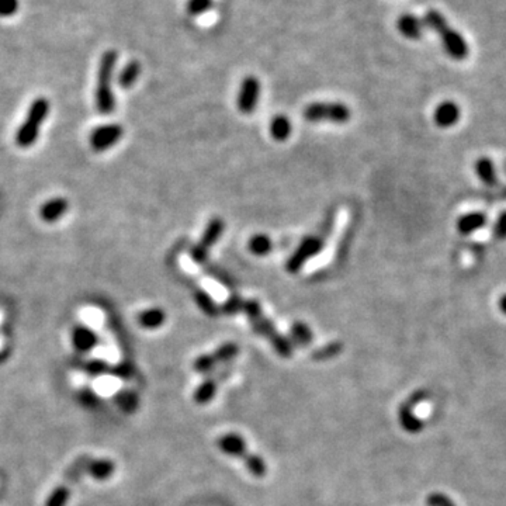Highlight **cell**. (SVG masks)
I'll use <instances>...</instances> for the list:
<instances>
[{
    "label": "cell",
    "instance_id": "ba28073f",
    "mask_svg": "<svg viewBox=\"0 0 506 506\" xmlns=\"http://www.w3.org/2000/svg\"><path fill=\"white\" fill-rule=\"evenodd\" d=\"M240 353V347L232 343H224L221 344L215 352L213 353H207V355H202L199 356L193 363V369L196 370L200 374H208L211 373L217 366L222 364V363H228L232 359H235Z\"/></svg>",
    "mask_w": 506,
    "mask_h": 506
},
{
    "label": "cell",
    "instance_id": "4dcf8cb0",
    "mask_svg": "<svg viewBox=\"0 0 506 506\" xmlns=\"http://www.w3.org/2000/svg\"><path fill=\"white\" fill-rule=\"evenodd\" d=\"M214 6V0H188L187 2V13L191 16H202L211 10Z\"/></svg>",
    "mask_w": 506,
    "mask_h": 506
},
{
    "label": "cell",
    "instance_id": "5bb4252c",
    "mask_svg": "<svg viewBox=\"0 0 506 506\" xmlns=\"http://www.w3.org/2000/svg\"><path fill=\"white\" fill-rule=\"evenodd\" d=\"M72 343L77 352L88 353L99 343L97 333L86 325H75L72 329Z\"/></svg>",
    "mask_w": 506,
    "mask_h": 506
},
{
    "label": "cell",
    "instance_id": "cb8c5ba5",
    "mask_svg": "<svg viewBox=\"0 0 506 506\" xmlns=\"http://www.w3.org/2000/svg\"><path fill=\"white\" fill-rule=\"evenodd\" d=\"M291 123L286 115H276L270 123V134L276 141H286L291 135Z\"/></svg>",
    "mask_w": 506,
    "mask_h": 506
},
{
    "label": "cell",
    "instance_id": "52a82bcc",
    "mask_svg": "<svg viewBox=\"0 0 506 506\" xmlns=\"http://www.w3.org/2000/svg\"><path fill=\"white\" fill-rule=\"evenodd\" d=\"M224 228H225V224L218 217L213 218L208 222L202 240L190 249V256H191L193 262H196L199 264H203V263L207 262L208 252H210L211 246H214L218 242V240L221 238Z\"/></svg>",
    "mask_w": 506,
    "mask_h": 506
},
{
    "label": "cell",
    "instance_id": "1f68e13d",
    "mask_svg": "<svg viewBox=\"0 0 506 506\" xmlns=\"http://www.w3.org/2000/svg\"><path fill=\"white\" fill-rule=\"evenodd\" d=\"M117 402L124 409L126 412H133L137 409L138 405V397L131 391H121L117 396Z\"/></svg>",
    "mask_w": 506,
    "mask_h": 506
},
{
    "label": "cell",
    "instance_id": "8fae6325",
    "mask_svg": "<svg viewBox=\"0 0 506 506\" xmlns=\"http://www.w3.org/2000/svg\"><path fill=\"white\" fill-rule=\"evenodd\" d=\"M460 117H461L460 107L451 100H445L440 104H438L434 113V120L436 126L440 128H450L456 126L460 120Z\"/></svg>",
    "mask_w": 506,
    "mask_h": 506
},
{
    "label": "cell",
    "instance_id": "4316f807",
    "mask_svg": "<svg viewBox=\"0 0 506 506\" xmlns=\"http://www.w3.org/2000/svg\"><path fill=\"white\" fill-rule=\"evenodd\" d=\"M242 460H244V464L246 465V469L251 471L252 476H255L257 478H262V477L266 476L267 467H266L264 460L260 456L248 453Z\"/></svg>",
    "mask_w": 506,
    "mask_h": 506
},
{
    "label": "cell",
    "instance_id": "d4e9b609",
    "mask_svg": "<svg viewBox=\"0 0 506 506\" xmlns=\"http://www.w3.org/2000/svg\"><path fill=\"white\" fill-rule=\"evenodd\" d=\"M90 460L92 458H89V457H86V456H84V457H81V458H77L70 467H69V470L66 471V474H65V478H64V483L65 484H68L69 487L72 485V484H75L77 480H79L82 476H84V473H86V469H88V464L90 463Z\"/></svg>",
    "mask_w": 506,
    "mask_h": 506
},
{
    "label": "cell",
    "instance_id": "83f0119b",
    "mask_svg": "<svg viewBox=\"0 0 506 506\" xmlns=\"http://www.w3.org/2000/svg\"><path fill=\"white\" fill-rule=\"evenodd\" d=\"M244 304H245V300L238 295V294H232L221 306V314H225L228 317H232V315H237L238 313H242L244 311Z\"/></svg>",
    "mask_w": 506,
    "mask_h": 506
},
{
    "label": "cell",
    "instance_id": "f1b7e54d",
    "mask_svg": "<svg viewBox=\"0 0 506 506\" xmlns=\"http://www.w3.org/2000/svg\"><path fill=\"white\" fill-rule=\"evenodd\" d=\"M342 349H343V346H342L340 342H331V343L322 346L321 349H317L315 352L313 353V359L317 360V362L332 359V358L338 356L342 352Z\"/></svg>",
    "mask_w": 506,
    "mask_h": 506
},
{
    "label": "cell",
    "instance_id": "e575fe53",
    "mask_svg": "<svg viewBox=\"0 0 506 506\" xmlns=\"http://www.w3.org/2000/svg\"><path fill=\"white\" fill-rule=\"evenodd\" d=\"M19 10V0H0V17L14 16Z\"/></svg>",
    "mask_w": 506,
    "mask_h": 506
},
{
    "label": "cell",
    "instance_id": "484cf974",
    "mask_svg": "<svg viewBox=\"0 0 506 506\" xmlns=\"http://www.w3.org/2000/svg\"><path fill=\"white\" fill-rule=\"evenodd\" d=\"M249 251L256 256H266L273 249V242L266 233H256L249 240Z\"/></svg>",
    "mask_w": 506,
    "mask_h": 506
},
{
    "label": "cell",
    "instance_id": "d6986e66",
    "mask_svg": "<svg viewBox=\"0 0 506 506\" xmlns=\"http://www.w3.org/2000/svg\"><path fill=\"white\" fill-rule=\"evenodd\" d=\"M137 321L144 329H158L165 324L166 314L162 308H148L139 313Z\"/></svg>",
    "mask_w": 506,
    "mask_h": 506
},
{
    "label": "cell",
    "instance_id": "74e56055",
    "mask_svg": "<svg viewBox=\"0 0 506 506\" xmlns=\"http://www.w3.org/2000/svg\"><path fill=\"white\" fill-rule=\"evenodd\" d=\"M498 305H499V309H500V313L503 314V315H506V294H503L500 298H499V302H498Z\"/></svg>",
    "mask_w": 506,
    "mask_h": 506
},
{
    "label": "cell",
    "instance_id": "ffe728a7",
    "mask_svg": "<svg viewBox=\"0 0 506 506\" xmlns=\"http://www.w3.org/2000/svg\"><path fill=\"white\" fill-rule=\"evenodd\" d=\"M115 465L111 460L108 458H99V460H90V463L88 464L86 473L89 476H92L96 480H107L113 476Z\"/></svg>",
    "mask_w": 506,
    "mask_h": 506
},
{
    "label": "cell",
    "instance_id": "f546056e",
    "mask_svg": "<svg viewBox=\"0 0 506 506\" xmlns=\"http://www.w3.org/2000/svg\"><path fill=\"white\" fill-rule=\"evenodd\" d=\"M69 495H70V487L62 483L59 487H57L51 492L50 498L47 499L46 506H65L69 499Z\"/></svg>",
    "mask_w": 506,
    "mask_h": 506
},
{
    "label": "cell",
    "instance_id": "603a6c76",
    "mask_svg": "<svg viewBox=\"0 0 506 506\" xmlns=\"http://www.w3.org/2000/svg\"><path fill=\"white\" fill-rule=\"evenodd\" d=\"M290 340L293 346H308L313 342V331L304 322H294L290 328Z\"/></svg>",
    "mask_w": 506,
    "mask_h": 506
},
{
    "label": "cell",
    "instance_id": "8d00e7d4",
    "mask_svg": "<svg viewBox=\"0 0 506 506\" xmlns=\"http://www.w3.org/2000/svg\"><path fill=\"white\" fill-rule=\"evenodd\" d=\"M82 402L86 405V407H90V405H95L97 402L96 400V396L93 393H89V391H85L82 393V397H81Z\"/></svg>",
    "mask_w": 506,
    "mask_h": 506
},
{
    "label": "cell",
    "instance_id": "277c9868",
    "mask_svg": "<svg viewBox=\"0 0 506 506\" xmlns=\"http://www.w3.org/2000/svg\"><path fill=\"white\" fill-rule=\"evenodd\" d=\"M335 224V214H331L325 218L322 226L320 228L318 233H314V235H308L306 238H304L301 241V244L297 246V249L294 251V253L290 256V259L286 263V269L289 273H298L301 270V267L311 259L313 256H317L325 245L327 238L329 237V233L332 232Z\"/></svg>",
    "mask_w": 506,
    "mask_h": 506
},
{
    "label": "cell",
    "instance_id": "7402d4cb",
    "mask_svg": "<svg viewBox=\"0 0 506 506\" xmlns=\"http://www.w3.org/2000/svg\"><path fill=\"white\" fill-rule=\"evenodd\" d=\"M194 300H196L199 308L203 311V313L207 317H218L221 314V309L218 306V304L213 300V297L203 289H196L194 290Z\"/></svg>",
    "mask_w": 506,
    "mask_h": 506
},
{
    "label": "cell",
    "instance_id": "7a4b0ae2",
    "mask_svg": "<svg viewBox=\"0 0 506 506\" xmlns=\"http://www.w3.org/2000/svg\"><path fill=\"white\" fill-rule=\"evenodd\" d=\"M117 62H119V54L114 50L106 51L99 62L95 104L97 113L101 115H110L115 110V95L113 90V81Z\"/></svg>",
    "mask_w": 506,
    "mask_h": 506
},
{
    "label": "cell",
    "instance_id": "9a60e30c",
    "mask_svg": "<svg viewBox=\"0 0 506 506\" xmlns=\"http://www.w3.org/2000/svg\"><path fill=\"white\" fill-rule=\"evenodd\" d=\"M217 446L224 454L231 456V457H237V458H244L249 453L246 450V443L244 438L238 434L222 435L217 440Z\"/></svg>",
    "mask_w": 506,
    "mask_h": 506
},
{
    "label": "cell",
    "instance_id": "ac0fdd59",
    "mask_svg": "<svg viewBox=\"0 0 506 506\" xmlns=\"http://www.w3.org/2000/svg\"><path fill=\"white\" fill-rule=\"evenodd\" d=\"M142 66L139 64V61H130L124 65V68L120 70V73L117 75V84L124 90L131 89L137 81L139 79Z\"/></svg>",
    "mask_w": 506,
    "mask_h": 506
},
{
    "label": "cell",
    "instance_id": "9c48e42d",
    "mask_svg": "<svg viewBox=\"0 0 506 506\" xmlns=\"http://www.w3.org/2000/svg\"><path fill=\"white\" fill-rule=\"evenodd\" d=\"M262 85L256 76L249 75L241 84V89L238 93V108L242 114H252L256 108L260 99Z\"/></svg>",
    "mask_w": 506,
    "mask_h": 506
},
{
    "label": "cell",
    "instance_id": "2e32d148",
    "mask_svg": "<svg viewBox=\"0 0 506 506\" xmlns=\"http://www.w3.org/2000/svg\"><path fill=\"white\" fill-rule=\"evenodd\" d=\"M488 222V217L485 213L474 211L467 213L457 220V231L461 235H471V233L483 229Z\"/></svg>",
    "mask_w": 506,
    "mask_h": 506
},
{
    "label": "cell",
    "instance_id": "4fadbf2b",
    "mask_svg": "<svg viewBox=\"0 0 506 506\" xmlns=\"http://www.w3.org/2000/svg\"><path fill=\"white\" fill-rule=\"evenodd\" d=\"M416 404H413L409 398L398 409V420L402 429L407 434L415 435L423 431V420L413 412V408Z\"/></svg>",
    "mask_w": 506,
    "mask_h": 506
},
{
    "label": "cell",
    "instance_id": "3957f363",
    "mask_svg": "<svg viewBox=\"0 0 506 506\" xmlns=\"http://www.w3.org/2000/svg\"><path fill=\"white\" fill-rule=\"evenodd\" d=\"M50 113H51V103L47 97L40 96L31 101L24 120L19 126L14 135V142L19 148L28 149L35 145L38 138H40L41 128L47 121Z\"/></svg>",
    "mask_w": 506,
    "mask_h": 506
},
{
    "label": "cell",
    "instance_id": "7c38bea8",
    "mask_svg": "<svg viewBox=\"0 0 506 506\" xmlns=\"http://www.w3.org/2000/svg\"><path fill=\"white\" fill-rule=\"evenodd\" d=\"M231 374L229 369H225V370H221V371H215L214 376H211L210 378H207L204 382H202L197 388L196 391H194V401H196L197 404H207L210 402L214 396H215V391H217V387H218V382L220 380H224L228 376Z\"/></svg>",
    "mask_w": 506,
    "mask_h": 506
},
{
    "label": "cell",
    "instance_id": "d6a6232c",
    "mask_svg": "<svg viewBox=\"0 0 506 506\" xmlns=\"http://www.w3.org/2000/svg\"><path fill=\"white\" fill-rule=\"evenodd\" d=\"M426 505L427 506H456V503L447 495L440 494V492H435L427 496Z\"/></svg>",
    "mask_w": 506,
    "mask_h": 506
},
{
    "label": "cell",
    "instance_id": "44dd1931",
    "mask_svg": "<svg viewBox=\"0 0 506 506\" xmlns=\"http://www.w3.org/2000/svg\"><path fill=\"white\" fill-rule=\"evenodd\" d=\"M476 175L478 176V179L485 184V186H495L498 183V175H496V168L494 165V162L489 158H480L476 162Z\"/></svg>",
    "mask_w": 506,
    "mask_h": 506
},
{
    "label": "cell",
    "instance_id": "30bf717a",
    "mask_svg": "<svg viewBox=\"0 0 506 506\" xmlns=\"http://www.w3.org/2000/svg\"><path fill=\"white\" fill-rule=\"evenodd\" d=\"M69 211V202L65 197H52L44 202L38 211L41 221L47 224H54L62 220Z\"/></svg>",
    "mask_w": 506,
    "mask_h": 506
},
{
    "label": "cell",
    "instance_id": "d590c367",
    "mask_svg": "<svg viewBox=\"0 0 506 506\" xmlns=\"http://www.w3.org/2000/svg\"><path fill=\"white\" fill-rule=\"evenodd\" d=\"M88 371L92 374V376H100L106 371H108V364L104 362V360H100V359H95L92 360L89 364H88Z\"/></svg>",
    "mask_w": 506,
    "mask_h": 506
},
{
    "label": "cell",
    "instance_id": "8992f818",
    "mask_svg": "<svg viewBox=\"0 0 506 506\" xmlns=\"http://www.w3.org/2000/svg\"><path fill=\"white\" fill-rule=\"evenodd\" d=\"M124 128L119 123H108L97 126L89 134V145L93 152L103 153L114 148L121 141Z\"/></svg>",
    "mask_w": 506,
    "mask_h": 506
},
{
    "label": "cell",
    "instance_id": "6da1fadb",
    "mask_svg": "<svg viewBox=\"0 0 506 506\" xmlns=\"http://www.w3.org/2000/svg\"><path fill=\"white\" fill-rule=\"evenodd\" d=\"M422 23L425 27L435 31L440 37L443 50L451 59L464 61L469 57L470 50L465 38L461 35V32L449 26L446 17L440 12L435 9L427 10L422 19Z\"/></svg>",
    "mask_w": 506,
    "mask_h": 506
},
{
    "label": "cell",
    "instance_id": "e0dca14e",
    "mask_svg": "<svg viewBox=\"0 0 506 506\" xmlns=\"http://www.w3.org/2000/svg\"><path fill=\"white\" fill-rule=\"evenodd\" d=\"M397 28L405 38H408V40H419V38H422L423 35L425 26L422 20L416 17L415 14L405 13L400 16L397 21Z\"/></svg>",
    "mask_w": 506,
    "mask_h": 506
},
{
    "label": "cell",
    "instance_id": "5b68a950",
    "mask_svg": "<svg viewBox=\"0 0 506 506\" xmlns=\"http://www.w3.org/2000/svg\"><path fill=\"white\" fill-rule=\"evenodd\" d=\"M304 119L309 123L331 121L344 124L350 120V108L343 103H313L305 107Z\"/></svg>",
    "mask_w": 506,
    "mask_h": 506
},
{
    "label": "cell",
    "instance_id": "836d02e7",
    "mask_svg": "<svg viewBox=\"0 0 506 506\" xmlns=\"http://www.w3.org/2000/svg\"><path fill=\"white\" fill-rule=\"evenodd\" d=\"M492 232H494V237L499 241H503L506 240V211L500 213L494 224V228H492Z\"/></svg>",
    "mask_w": 506,
    "mask_h": 506
}]
</instances>
